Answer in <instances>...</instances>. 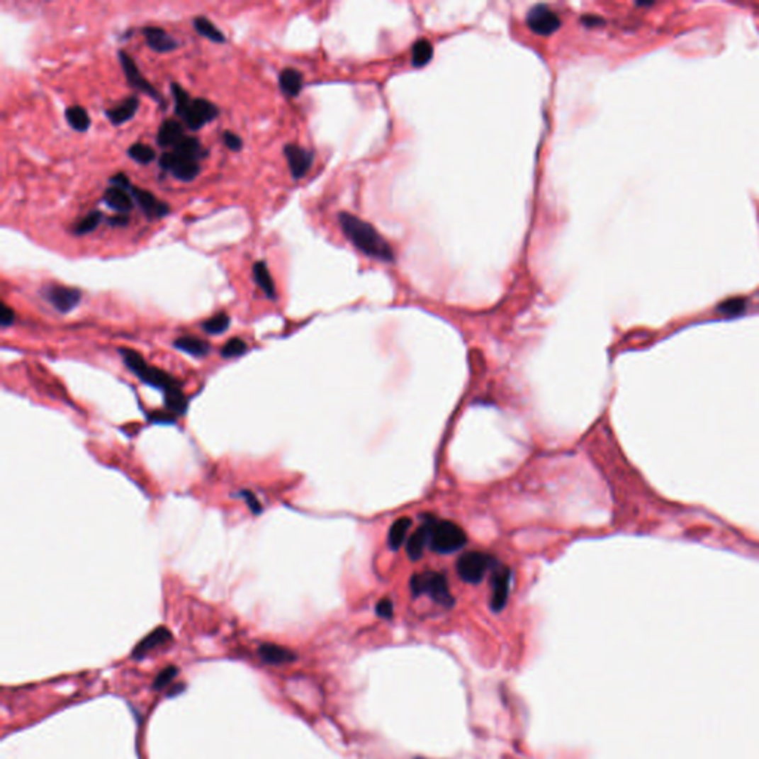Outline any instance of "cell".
Returning <instances> with one entry per match:
<instances>
[{
	"mask_svg": "<svg viewBox=\"0 0 759 759\" xmlns=\"http://www.w3.org/2000/svg\"><path fill=\"white\" fill-rule=\"evenodd\" d=\"M467 543L461 527L451 521L434 522L430 536V549L436 553H454Z\"/></svg>",
	"mask_w": 759,
	"mask_h": 759,
	"instance_id": "277c9868",
	"label": "cell"
},
{
	"mask_svg": "<svg viewBox=\"0 0 759 759\" xmlns=\"http://www.w3.org/2000/svg\"><path fill=\"white\" fill-rule=\"evenodd\" d=\"M252 279L257 283V286L263 291L264 296L269 300H276L278 298L276 285H274V281L271 278V274H270L269 267H267V263L264 260H258V262L254 263V266H252Z\"/></svg>",
	"mask_w": 759,
	"mask_h": 759,
	"instance_id": "44dd1931",
	"label": "cell"
},
{
	"mask_svg": "<svg viewBox=\"0 0 759 759\" xmlns=\"http://www.w3.org/2000/svg\"><path fill=\"white\" fill-rule=\"evenodd\" d=\"M495 565H497L495 559L490 553L473 551V552H467L459 558L456 570L460 578L466 581V583L476 585L483 577H485V574L490 570H494Z\"/></svg>",
	"mask_w": 759,
	"mask_h": 759,
	"instance_id": "5b68a950",
	"label": "cell"
},
{
	"mask_svg": "<svg viewBox=\"0 0 759 759\" xmlns=\"http://www.w3.org/2000/svg\"><path fill=\"white\" fill-rule=\"evenodd\" d=\"M248 352V344L242 340V338H237V337H233L230 338V340L225 343L221 349V356L223 358H227V359H232V358H237V356H242V354H245Z\"/></svg>",
	"mask_w": 759,
	"mask_h": 759,
	"instance_id": "d6a6232c",
	"label": "cell"
},
{
	"mask_svg": "<svg viewBox=\"0 0 759 759\" xmlns=\"http://www.w3.org/2000/svg\"><path fill=\"white\" fill-rule=\"evenodd\" d=\"M410 587L414 596L427 595L432 601L442 607L454 605V596L449 590L448 578L442 573L425 571L412 575Z\"/></svg>",
	"mask_w": 759,
	"mask_h": 759,
	"instance_id": "3957f363",
	"label": "cell"
},
{
	"mask_svg": "<svg viewBox=\"0 0 759 759\" xmlns=\"http://www.w3.org/2000/svg\"><path fill=\"white\" fill-rule=\"evenodd\" d=\"M174 347L180 352H184L187 354H191L195 358H203L211 352V346L208 342L202 340V338L193 337V335H184L176 338L174 342Z\"/></svg>",
	"mask_w": 759,
	"mask_h": 759,
	"instance_id": "cb8c5ba5",
	"label": "cell"
},
{
	"mask_svg": "<svg viewBox=\"0 0 759 759\" xmlns=\"http://www.w3.org/2000/svg\"><path fill=\"white\" fill-rule=\"evenodd\" d=\"M138 107H140V99L135 95H131L122 103H119L118 106L107 108L106 116L111 122V125L119 126L131 120L135 116V113L138 111Z\"/></svg>",
	"mask_w": 759,
	"mask_h": 759,
	"instance_id": "e0dca14e",
	"label": "cell"
},
{
	"mask_svg": "<svg viewBox=\"0 0 759 759\" xmlns=\"http://www.w3.org/2000/svg\"><path fill=\"white\" fill-rule=\"evenodd\" d=\"M278 82H279L281 92L285 96H289V99H294V96L300 95V92L303 89L304 77H303V73L300 70L286 67L279 73Z\"/></svg>",
	"mask_w": 759,
	"mask_h": 759,
	"instance_id": "7402d4cb",
	"label": "cell"
},
{
	"mask_svg": "<svg viewBox=\"0 0 759 759\" xmlns=\"http://www.w3.org/2000/svg\"><path fill=\"white\" fill-rule=\"evenodd\" d=\"M152 423H160V425H174L175 423V414L165 410V411H156L150 417Z\"/></svg>",
	"mask_w": 759,
	"mask_h": 759,
	"instance_id": "74e56055",
	"label": "cell"
},
{
	"mask_svg": "<svg viewBox=\"0 0 759 759\" xmlns=\"http://www.w3.org/2000/svg\"><path fill=\"white\" fill-rule=\"evenodd\" d=\"M184 137L186 134H184L183 123L175 119H168V120H164L162 125L159 126L156 142L159 147H162V149H167V147L174 149Z\"/></svg>",
	"mask_w": 759,
	"mask_h": 759,
	"instance_id": "9a60e30c",
	"label": "cell"
},
{
	"mask_svg": "<svg viewBox=\"0 0 759 759\" xmlns=\"http://www.w3.org/2000/svg\"><path fill=\"white\" fill-rule=\"evenodd\" d=\"M172 153H175L176 156H180L183 159H189V160H195V162H201L202 159H205L208 156V149L203 147V144L201 142L199 138L186 135L172 149Z\"/></svg>",
	"mask_w": 759,
	"mask_h": 759,
	"instance_id": "ffe728a7",
	"label": "cell"
},
{
	"mask_svg": "<svg viewBox=\"0 0 759 759\" xmlns=\"http://www.w3.org/2000/svg\"><path fill=\"white\" fill-rule=\"evenodd\" d=\"M432 57H433V46L427 39H420L418 42L414 43L412 54H411L414 67L426 66V64L430 62Z\"/></svg>",
	"mask_w": 759,
	"mask_h": 759,
	"instance_id": "f1b7e54d",
	"label": "cell"
},
{
	"mask_svg": "<svg viewBox=\"0 0 759 759\" xmlns=\"http://www.w3.org/2000/svg\"><path fill=\"white\" fill-rule=\"evenodd\" d=\"M128 156L140 165H149L156 159V152L149 144L135 142L128 149Z\"/></svg>",
	"mask_w": 759,
	"mask_h": 759,
	"instance_id": "4dcf8cb0",
	"label": "cell"
},
{
	"mask_svg": "<svg viewBox=\"0 0 759 759\" xmlns=\"http://www.w3.org/2000/svg\"><path fill=\"white\" fill-rule=\"evenodd\" d=\"M15 322V312L12 308H9L8 304L2 303V305H0V325H2V328H8V327H12Z\"/></svg>",
	"mask_w": 759,
	"mask_h": 759,
	"instance_id": "8d00e7d4",
	"label": "cell"
},
{
	"mask_svg": "<svg viewBox=\"0 0 759 759\" xmlns=\"http://www.w3.org/2000/svg\"><path fill=\"white\" fill-rule=\"evenodd\" d=\"M202 330L209 335H220L225 332L230 327V316L224 312H220L206 320L202 322Z\"/></svg>",
	"mask_w": 759,
	"mask_h": 759,
	"instance_id": "83f0119b",
	"label": "cell"
},
{
	"mask_svg": "<svg viewBox=\"0 0 759 759\" xmlns=\"http://www.w3.org/2000/svg\"><path fill=\"white\" fill-rule=\"evenodd\" d=\"M376 612L381 619H392L393 617V602L389 600V597H384V600H381L377 604Z\"/></svg>",
	"mask_w": 759,
	"mask_h": 759,
	"instance_id": "ab89813d",
	"label": "cell"
},
{
	"mask_svg": "<svg viewBox=\"0 0 759 759\" xmlns=\"http://www.w3.org/2000/svg\"><path fill=\"white\" fill-rule=\"evenodd\" d=\"M583 23L587 27H593V26H601L604 21L597 17H583Z\"/></svg>",
	"mask_w": 759,
	"mask_h": 759,
	"instance_id": "7bdbcfd3",
	"label": "cell"
},
{
	"mask_svg": "<svg viewBox=\"0 0 759 759\" xmlns=\"http://www.w3.org/2000/svg\"><path fill=\"white\" fill-rule=\"evenodd\" d=\"M66 120L77 133H85L91 128V118L82 106H69L66 108Z\"/></svg>",
	"mask_w": 759,
	"mask_h": 759,
	"instance_id": "484cf974",
	"label": "cell"
},
{
	"mask_svg": "<svg viewBox=\"0 0 759 759\" xmlns=\"http://www.w3.org/2000/svg\"><path fill=\"white\" fill-rule=\"evenodd\" d=\"M142 35H144L145 43H147L150 50L159 54L172 52L175 50H179V46H180L179 40H175L169 33H167V31L160 27H154V26L144 27Z\"/></svg>",
	"mask_w": 759,
	"mask_h": 759,
	"instance_id": "4fadbf2b",
	"label": "cell"
},
{
	"mask_svg": "<svg viewBox=\"0 0 759 759\" xmlns=\"http://www.w3.org/2000/svg\"><path fill=\"white\" fill-rule=\"evenodd\" d=\"M104 220V215L101 211H91L86 217H84L82 220H80L74 227H73V235L74 236H84V235H89L92 233L94 230L99 229V225L103 223Z\"/></svg>",
	"mask_w": 759,
	"mask_h": 759,
	"instance_id": "f546056e",
	"label": "cell"
},
{
	"mask_svg": "<svg viewBox=\"0 0 759 759\" xmlns=\"http://www.w3.org/2000/svg\"><path fill=\"white\" fill-rule=\"evenodd\" d=\"M176 672H179V669H176L175 666H169V668L164 669L162 672H160V673L156 676V680H154V682H153V688H154V690H162V688H165V687L174 680L175 675H176Z\"/></svg>",
	"mask_w": 759,
	"mask_h": 759,
	"instance_id": "e575fe53",
	"label": "cell"
},
{
	"mask_svg": "<svg viewBox=\"0 0 759 759\" xmlns=\"http://www.w3.org/2000/svg\"><path fill=\"white\" fill-rule=\"evenodd\" d=\"M171 639H172V634L169 632V629L160 626V627L154 629V631L150 632L147 636L142 638L135 645V648L133 651V657L134 658H142L144 656H147L152 650L160 647V645H165Z\"/></svg>",
	"mask_w": 759,
	"mask_h": 759,
	"instance_id": "2e32d148",
	"label": "cell"
},
{
	"mask_svg": "<svg viewBox=\"0 0 759 759\" xmlns=\"http://www.w3.org/2000/svg\"><path fill=\"white\" fill-rule=\"evenodd\" d=\"M218 116L220 108L217 104L205 99H193L179 118L184 120L190 131H199L201 128L214 122Z\"/></svg>",
	"mask_w": 759,
	"mask_h": 759,
	"instance_id": "52a82bcc",
	"label": "cell"
},
{
	"mask_svg": "<svg viewBox=\"0 0 759 759\" xmlns=\"http://www.w3.org/2000/svg\"><path fill=\"white\" fill-rule=\"evenodd\" d=\"M193 27H195V30L198 31V33L202 38L211 40L214 43H220L221 45V43H225V40H227V39H225L223 31L211 20H208L206 17H202V15H199V17H196L195 20H193Z\"/></svg>",
	"mask_w": 759,
	"mask_h": 759,
	"instance_id": "d4e9b609",
	"label": "cell"
},
{
	"mask_svg": "<svg viewBox=\"0 0 759 759\" xmlns=\"http://www.w3.org/2000/svg\"><path fill=\"white\" fill-rule=\"evenodd\" d=\"M40 296L45 301L50 303L52 308L62 313H70L74 310L82 301V291L79 288L58 285V283H46L40 289Z\"/></svg>",
	"mask_w": 759,
	"mask_h": 759,
	"instance_id": "8992f818",
	"label": "cell"
},
{
	"mask_svg": "<svg viewBox=\"0 0 759 759\" xmlns=\"http://www.w3.org/2000/svg\"><path fill=\"white\" fill-rule=\"evenodd\" d=\"M221 140L225 147L232 152H240L242 147H244V141H242V138L237 134L232 131H224L221 135Z\"/></svg>",
	"mask_w": 759,
	"mask_h": 759,
	"instance_id": "d590c367",
	"label": "cell"
},
{
	"mask_svg": "<svg viewBox=\"0 0 759 759\" xmlns=\"http://www.w3.org/2000/svg\"><path fill=\"white\" fill-rule=\"evenodd\" d=\"M512 571L505 565H495L491 577V609L495 612L502 611L509 600Z\"/></svg>",
	"mask_w": 759,
	"mask_h": 759,
	"instance_id": "8fae6325",
	"label": "cell"
},
{
	"mask_svg": "<svg viewBox=\"0 0 759 759\" xmlns=\"http://www.w3.org/2000/svg\"><path fill=\"white\" fill-rule=\"evenodd\" d=\"M338 223H340L342 230L347 239L364 254L384 263H392L395 260L392 247L366 221L349 213H340L338 214Z\"/></svg>",
	"mask_w": 759,
	"mask_h": 759,
	"instance_id": "7a4b0ae2",
	"label": "cell"
},
{
	"mask_svg": "<svg viewBox=\"0 0 759 759\" xmlns=\"http://www.w3.org/2000/svg\"><path fill=\"white\" fill-rule=\"evenodd\" d=\"M745 300L741 298H731V300H726L725 303H722L719 305V312L725 313V315H738L741 313L743 310H745Z\"/></svg>",
	"mask_w": 759,
	"mask_h": 759,
	"instance_id": "836d02e7",
	"label": "cell"
},
{
	"mask_svg": "<svg viewBox=\"0 0 759 759\" xmlns=\"http://www.w3.org/2000/svg\"><path fill=\"white\" fill-rule=\"evenodd\" d=\"M415 759H425V758H415Z\"/></svg>",
	"mask_w": 759,
	"mask_h": 759,
	"instance_id": "ee69618b",
	"label": "cell"
},
{
	"mask_svg": "<svg viewBox=\"0 0 759 759\" xmlns=\"http://www.w3.org/2000/svg\"><path fill=\"white\" fill-rule=\"evenodd\" d=\"M169 172L172 174V176L175 180L183 181V183H190L201 174V165H199V162H195V160L183 159V157L175 154L174 165H172Z\"/></svg>",
	"mask_w": 759,
	"mask_h": 759,
	"instance_id": "603a6c76",
	"label": "cell"
},
{
	"mask_svg": "<svg viewBox=\"0 0 759 759\" xmlns=\"http://www.w3.org/2000/svg\"><path fill=\"white\" fill-rule=\"evenodd\" d=\"M128 191L131 193L134 202L138 205V208L141 209L142 214L145 215V218L159 220V218L167 217L171 213V206L164 201H159L153 195V193H150L149 190L140 189V187L131 184V186H129Z\"/></svg>",
	"mask_w": 759,
	"mask_h": 759,
	"instance_id": "30bf717a",
	"label": "cell"
},
{
	"mask_svg": "<svg viewBox=\"0 0 759 759\" xmlns=\"http://www.w3.org/2000/svg\"><path fill=\"white\" fill-rule=\"evenodd\" d=\"M239 495L245 500V503L248 505L249 510H251L254 515H260V513L263 512V507H262L260 502H258V500H257V497L254 495V493H251V491H240Z\"/></svg>",
	"mask_w": 759,
	"mask_h": 759,
	"instance_id": "f35d334b",
	"label": "cell"
},
{
	"mask_svg": "<svg viewBox=\"0 0 759 759\" xmlns=\"http://www.w3.org/2000/svg\"><path fill=\"white\" fill-rule=\"evenodd\" d=\"M108 181H110V184H111L113 187H120V189H125V190H128L129 186L133 184L131 181H129L128 176H126L125 174H122V172L113 175Z\"/></svg>",
	"mask_w": 759,
	"mask_h": 759,
	"instance_id": "60d3db41",
	"label": "cell"
},
{
	"mask_svg": "<svg viewBox=\"0 0 759 759\" xmlns=\"http://www.w3.org/2000/svg\"><path fill=\"white\" fill-rule=\"evenodd\" d=\"M258 654H260L264 663L278 665V666L293 663V661L297 658L294 651L281 647V645H276V643H262V647L258 648Z\"/></svg>",
	"mask_w": 759,
	"mask_h": 759,
	"instance_id": "d6986e66",
	"label": "cell"
},
{
	"mask_svg": "<svg viewBox=\"0 0 759 759\" xmlns=\"http://www.w3.org/2000/svg\"><path fill=\"white\" fill-rule=\"evenodd\" d=\"M118 57H119V61H120L122 70L125 73V77L128 80V85L133 86L134 89H137V91H140L142 94H145V95H149L150 99L153 101H156L159 106L165 107V100L162 99V95H160V92L149 82L147 79H145L140 73L134 58L129 54H126L125 51H119Z\"/></svg>",
	"mask_w": 759,
	"mask_h": 759,
	"instance_id": "ba28073f",
	"label": "cell"
},
{
	"mask_svg": "<svg viewBox=\"0 0 759 759\" xmlns=\"http://www.w3.org/2000/svg\"><path fill=\"white\" fill-rule=\"evenodd\" d=\"M107 223L110 227H126L129 224V217L126 214H115L107 217Z\"/></svg>",
	"mask_w": 759,
	"mask_h": 759,
	"instance_id": "b9f144b4",
	"label": "cell"
},
{
	"mask_svg": "<svg viewBox=\"0 0 759 759\" xmlns=\"http://www.w3.org/2000/svg\"><path fill=\"white\" fill-rule=\"evenodd\" d=\"M411 519L410 518H399L398 521H395L389 529V546L390 549H393V551H396V549H399L402 546V543L407 540V536H408V531L411 528Z\"/></svg>",
	"mask_w": 759,
	"mask_h": 759,
	"instance_id": "4316f807",
	"label": "cell"
},
{
	"mask_svg": "<svg viewBox=\"0 0 759 759\" xmlns=\"http://www.w3.org/2000/svg\"><path fill=\"white\" fill-rule=\"evenodd\" d=\"M527 26L540 36H551L561 28L562 21L559 15L546 5L531 8L527 13Z\"/></svg>",
	"mask_w": 759,
	"mask_h": 759,
	"instance_id": "9c48e42d",
	"label": "cell"
},
{
	"mask_svg": "<svg viewBox=\"0 0 759 759\" xmlns=\"http://www.w3.org/2000/svg\"><path fill=\"white\" fill-rule=\"evenodd\" d=\"M103 202L118 214H128L134 208V199L131 193L120 187H108L104 190Z\"/></svg>",
	"mask_w": 759,
	"mask_h": 759,
	"instance_id": "ac0fdd59",
	"label": "cell"
},
{
	"mask_svg": "<svg viewBox=\"0 0 759 759\" xmlns=\"http://www.w3.org/2000/svg\"><path fill=\"white\" fill-rule=\"evenodd\" d=\"M433 524H434L433 516H430V518H426V522L422 527H420L415 532H412V536L408 539L407 553L412 561H418L420 558H422L423 553H425L426 546H430V536H432Z\"/></svg>",
	"mask_w": 759,
	"mask_h": 759,
	"instance_id": "5bb4252c",
	"label": "cell"
},
{
	"mask_svg": "<svg viewBox=\"0 0 759 759\" xmlns=\"http://www.w3.org/2000/svg\"><path fill=\"white\" fill-rule=\"evenodd\" d=\"M123 364L145 384L162 390L165 395V407L168 411L176 414H186L187 398L181 389V383L174 378L167 371L147 364L141 354L133 349H119Z\"/></svg>",
	"mask_w": 759,
	"mask_h": 759,
	"instance_id": "6da1fadb",
	"label": "cell"
},
{
	"mask_svg": "<svg viewBox=\"0 0 759 759\" xmlns=\"http://www.w3.org/2000/svg\"><path fill=\"white\" fill-rule=\"evenodd\" d=\"M171 94H172V99H174V111L176 116H180L181 113L187 108V106L190 104V101L193 100L190 94L176 82H172L171 84Z\"/></svg>",
	"mask_w": 759,
	"mask_h": 759,
	"instance_id": "1f68e13d",
	"label": "cell"
},
{
	"mask_svg": "<svg viewBox=\"0 0 759 759\" xmlns=\"http://www.w3.org/2000/svg\"><path fill=\"white\" fill-rule=\"evenodd\" d=\"M283 156L294 180H301L303 176L309 172L315 159L313 152L294 142H288L283 145Z\"/></svg>",
	"mask_w": 759,
	"mask_h": 759,
	"instance_id": "7c38bea8",
	"label": "cell"
}]
</instances>
